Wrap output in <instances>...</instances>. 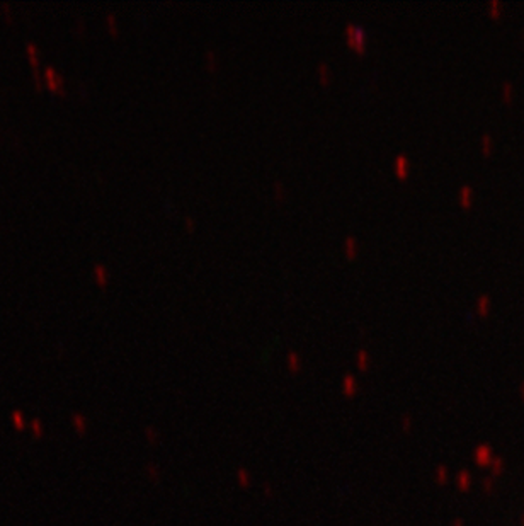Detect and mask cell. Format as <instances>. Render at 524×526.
<instances>
[{
	"label": "cell",
	"mask_w": 524,
	"mask_h": 526,
	"mask_svg": "<svg viewBox=\"0 0 524 526\" xmlns=\"http://www.w3.org/2000/svg\"><path fill=\"white\" fill-rule=\"evenodd\" d=\"M346 36L347 39L351 41L354 46H357L359 50H363L364 46H366V41H368V36L366 32H364L363 29H361L359 26H354V24H349V26L346 27Z\"/></svg>",
	"instance_id": "1"
},
{
	"label": "cell",
	"mask_w": 524,
	"mask_h": 526,
	"mask_svg": "<svg viewBox=\"0 0 524 526\" xmlns=\"http://www.w3.org/2000/svg\"><path fill=\"white\" fill-rule=\"evenodd\" d=\"M395 169L399 170V174L404 175L409 169V160L405 157H402V155H399V157L395 158Z\"/></svg>",
	"instance_id": "2"
},
{
	"label": "cell",
	"mask_w": 524,
	"mask_h": 526,
	"mask_svg": "<svg viewBox=\"0 0 524 526\" xmlns=\"http://www.w3.org/2000/svg\"><path fill=\"white\" fill-rule=\"evenodd\" d=\"M470 194H472V191H470L468 187H463V189H461V201H463V205H470Z\"/></svg>",
	"instance_id": "3"
},
{
	"label": "cell",
	"mask_w": 524,
	"mask_h": 526,
	"mask_svg": "<svg viewBox=\"0 0 524 526\" xmlns=\"http://www.w3.org/2000/svg\"><path fill=\"white\" fill-rule=\"evenodd\" d=\"M487 307H489V300H487L485 296H483V298L478 300V308H480L482 312L485 313V312H487Z\"/></svg>",
	"instance_id": "4"
},
{
	"label": "cell",
	"mask_w": 524,
	"mask_h": 526,
	"mask_svg": "<svg viewBox=\"0 0 524 526\" xmlns=\"http://www.w3.org/2000/svg\"><path fill=\"white\" fill-rule=\"evenodd\" d=\"M356 240L354 239H352V237H349L347 240H346V247L349 249V251H354V249H356Z\"/></svg>",
	"instance_id": "5"
},
{
	"label": "cell",
	"mask_w": 524,
	"mask_h": 526,
	"mask_svg": "<svg viewBox=\"0 0 524 526\" xmlns=\"http://www.w3.org/2000/svg\"><path fill=\"white\" fill-rule=\"evenodd\" d=\"M483 148H485V152H489V150H490V140H489V136H483Z\"/></svg>",
	"instance_id": "6"
},
{
	"label": "cell",
	"mask_w": 524,
	"mask_h": 526,
	"mask_svg": "<svg viewBox=\"0 0 524 526\" xmlns=\"http://www.w3.org/2000/svg\"><path fill=\"white\" fill-rule=\"evenodd\" d=\"M320 72H322L323 77H327L328 75V67H327V65H325V63L320 65Z\"/></svg>",
	"instance_id": "7"
},
{
	"label": "cell",
	"mask_w": 524,
	"mask_h": 526,
	"mask_svg": "<svg viewBox=\"0 0 524 526\" xmlns=\"http://www.w3.org/2000/svg\"><path fill=\"white\" fill-rule=\"evenodd\" d=\"M504 94H506V97L511 96V85H509V84L504 85Z\"/></svg>",
	"instance_id": "8"
}]
</instances>
